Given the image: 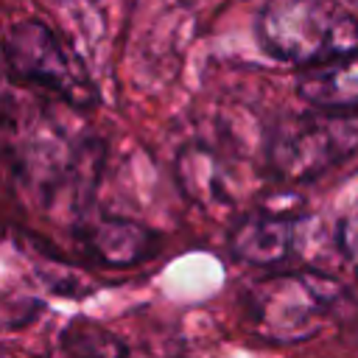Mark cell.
<instances>
[{"label": "cell", "instance_id": "obj_1", "mask_svg": "<svg viewBox=\"0 0 358 358\" xmlns=\"http://www.w3.org/2000/svg\"><path fill=\"white\" fill-rule=\"evenodd\" d=\"M255 31L271 59L302 70L358 53V20L341 0H266Z\"/></svg>", "mask_w": 358, "mask_h": 358}, {"label": "cell", "instance_id": "obj_2", "mask_svg": "<svg viewBox=\"0 0 358 358\" xmlns=\"http://www.w3.org/2000/svg\"><path fill=\"white\" fill-rule=\"evenodd\" d=\"M358 151V115H285L266 145L271 171L288 182H310Z\"/></svg>", "mask_w": 358, "mask_h": 358}, {"label": "cell", "instance_id": "obj_3", "mask_svg": "<svg viewBox=\"0 0 358 358\" xmlns=\"http://www.w3.org/2000/svg\"><path fill=\"white\" fill-rule=\"evenodd\" d=\"M338 288L322 274H280L257 282L246 299V313L257 336L280 344L305 341L324 324Z\"/></svg>", "mask_w": 358, "mask_h": 358}, {"label": "cell", "instance_id": "obj_4", "mask_svg": "<svg viewBox=\"0 0 358 358\" xmlns=\"http://www.w3.org/2000/svg\"><path fill=\"white\" fill-rule=\"evenodd\" d=\"M6 62L17 81L45 87L70 106H90L98 101L95 84L87 76L81 59L70 53L62 39L39 20H22L8 31Z\"/></svg>", "mask_w": 358, "mask_h": 358}, {"label": "cell", "instance_id": "obj_5", "mask_svg": "<svg viewBox=\"0 0 358 358\" xmlns=\"http://www.w3.org/2000/svg\"><path fill=\"white\" fill-rule=\"evenodd\" d=\"M299 218L277 210H252L238 218L229 235V249L252 266H277L291 257L299 238Z\"/></svg>", "mask_w": 358, "mask_h": 358}, {"label": "cell", "instance_id": "obj_6", "mask_svg": "<svg viewBox=\"0 0 358 358\" xmlns=\"http://www.w3.org/2000/svg\"><path fill=\"white\" fill-rule=\"evenodd\" d=\"M78 241L95 260L115 268H126L148 260L159 243L148 227L131 218L106 215V213L84 218L78 224Z\"/></svg>", "mask_w": 358, "mask_h": 358}, {"label": "cell", "instance_id": "obj_7", "mask_svg": "<svg viewBox=\"0 0 358 358\" xmlns=\"http://www.w3.org/2000/svg\"><path fill=\"white\" fill-rule=\"evenodd\" d=\"M299 98L319 112L355 115L358 112V53L308 67L296 78Z\"/></svg>", "mask_w": 358, "mask_h": 358}, {"label": "cell", "instance_id": "obj_8", "mask_svg": "<svg viewBox=\"0 0 358 358\" xmlns=\"http://www.w3.org/2000/svg\"><path fill=\"white\" fill-rule=\"evenodd\" d=\"M50 358H126V344L92 319H70L50 350Z\"/></svg>", "mask_w": 358, "mask_h": 358}, {"label": "cell", "instance_id": "obj_9", "mask_svg": "<svg viewBox=\"0 0 358 358\" xmlns=\"http://www.w3.org/2000/svg\"><path fill=\"white\" fill-rule=\"evenodd\" d=\"M338 246H341L344 257L358 268V210H352L338 224Z\"/></svg>", "mask_w": 358, "mask_h": 358}, {"label": "cell", "instance_id": "obj_10", "mask_svg": "<svg viewBox=\"0 0 358 358\" xmlns=\"http://www.w3.org/2000/svg\"><path fill=\"white\" fill-rule=\"evenodd\" d=\"M0 358H3V355H0Z\"/></svg>", "mask_w": 358, "mask_h": 358}]
</instances>
